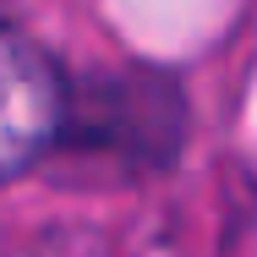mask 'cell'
Returning a JSON list of instances; mask_svg holds the SVG:
<instances>
[{"label":"cell","instance_id":"cell-1","mask_svg":"<svg viewBox=\"0 0 257 257\" xmlns=\"http://www.w3.org/2000/svg\"><path fill=\"white\" fill-rule=\"evenodd\" d=\"M66 109L71 99L60 66L22 28L0 22V181L28 175L60 143Z\"/></svg>","mask_w":257,"mask_h":257}]
</instances>
